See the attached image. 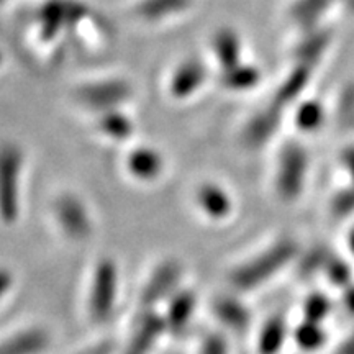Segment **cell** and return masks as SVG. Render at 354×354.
<instances>
[{"label": "cell", "instance_id": "19", "mask_svg": "<svg viewBox=\"0 0 354 354\" xmlns=\"http://www.w3.org/2000/svg\"><path fill=\"white\" fill-rule=\"evenodd\" d=\"M328 256H330V251H326L325 248H317V250H312L302 259V263H300V271H302L304 274H312L315 271H320V269L325 268Z\"/></svg>", "mask_w": 354, "mask_h": 354}, {"label": "cell", "instance_id": "11", "mask_svg": "<svg viewBox=\"0 0 354 354\" xmlns=\"http://www.w3.org/2000/svg\"><path fill=\"white\" fill-rule=\"evenodd\" d=\"M216 317L221 323L230 326L232 330H245L250 323V313L240 302L233 299H223L215 307Z\"/></svg>", "mask_w": 354, "mask_h": 354}, {"label": "cell", "instance_id": "22", "mask_svg": "<svg viewBox=\"0 0 354 354\" xmlns=\"http://www.w3.org/2000/svg\"><path fill=\"white\" fill-rule=\"evenodd\" d=\"M333 354H354V330L346 336V339L335 349Z\"/></svg>", "mask_w": 354, "mask_h": 354}, {"label": "cell", "instance_id": "21", "mask_svg": "<svg viewBox=\"0 0 354 354\" xmlns=\"http://www.w3.org/2000/svg\"><path fill=\"white\" fill-rule=\"evenodd\" d=\"M342 165L346 169L348 176L351 177V183L354 185V146L344 149L342 154Z\"/></svg>", "mask_w": 354, "mask_h": 354}, {"label": "cell", "instance_id": "23", "mask_svg": "<svg viewBox=\"0 0 354 354\" xmlns=\"http://www.w3.org/2000/svg\"><path fill=\"white\" fill-rule=\"evenodd\" d=\"M12 286V274L6 271V269H0V300L3 299V295L7 294L8 289Z\"/></svg>", "mask_w": 354, "mask_h": 354}, {"label": "cell", "instance_id": "14", "mask_svg": "<svg viewBox=\"0 0 354 354\" xmlns=\"http://www.w3.org/2000/svg\"><path fill=\"white\" fill-rule=\"evenodd\" d=\"M323 271L326 272V277L331 282L339 287H349V281H351V271H349V266L344 263L343 259H339L338 256L331 254L326 259L325 268Z\"/></svg>", "mask_w": 354, "mask_h": 354}, {"label": "cell", "instance_id": "15", "mask_svg": "<svg viewBox=\"0 0 354 354\" xmlns=\"http://www.w3.org/2000/svg\"><path fill=\"white\" fill-rule=\"evenodd\" d=\"M330 310H331L330 299H326L323 294H312L304 304L305 320H310V322L320 323L323 318L328 317Z\"/></svg>", "mask_w": 354, "mask_h": 354}, {"label": "cell", "instance_id": "26", "mask_svg": "<svg viewBox=\"0 0 354 354\" xmlns=\"http://www.w3.org/2000/svg\"><path fill=\"white\" fill-rule=\"evenodd\" d=\"M0 66H2V53H0Z\"/></svg>", "mask_w": 354, "mask_h": 354}, {"label": "cell", "instance_id": "1", "mask_svg": "<svg viewBox=\"0 0 354 354\" xmlns=\"http://www.w3.org/2000/svg\"><path fill=\"white\" fill-rule=\"evenodd\" d=\"M297 245L292 240H281L269 246L263 253L238 266L230 276L232 284L240 290H253L269 279H272L279 271L286 268L297 254Z\"/></svg>", "mask_w": 354, "mask_h": 354}, {"label": "cell", "instance_id": "18", "mask_svg": "<svg viewBox=\"0 0 354 354\" xmlns=\"http://www.w3.org/2000/svg\"><path fill=\"white\" fill-rule=\"evenodd\" d=\"M331 210L338 216H348L354 212V185L338 192L331 202Z\"/></svg>", "mask_w": 354, "mask_h": 354}, {"label": "cell", "instance_id": "7", "mask_svg": "<svg viewBox=\"0 0 354 354\" xmlns=\"http://www.w3.org/2000/svg\"><path fill=\"white\" fill-rule=\"evenodd\" d=\"M56 216L59 227L69 238L84 240L91 234V220L86 214V209L74 198L66 197L56 203Z\"/></svg>", "mask_w": 354, "mask_h": 354}, {"label": "cell", "instance_id": "16", "mask_svg": "<svg viewBox=\"0 0 354 354\" xmlns=\"http://www.w3.org/2000/svg\"><path fill=\"white\" fill-rule=\"evenodd\" d=\"M325 120V112L318 102H307L299 110L297 122L304 130H317Z\"/></svg>", "mask_w": 354, "mask_h": 354}, {"label": "cell", "instance_id": "12", "mask_svg": "<svg viewBox=\"0 0 354 354\" xmlns=\"http://www.w3.org/2000/svg\"><path fill=\"white\" fill-rule=\"evenodd\" d=\"M198 202H201L203 212L207 215L214 216V218H223L230 212L228 197L216 187L202 189L201 196H198Z\"/></svg>", "mask_w": 354, "mask_h": 354}, {"label": "cell", "instance_id": "20", "mask_svg": "<svg viewBox=\"0 0 354 354\" xmlns=\"http://www.w3.org/2000/svg\"><path fill=\"white\" fill-rule=\"evenodd\" d=\"M198 354H228L227 342L220 335H209L203 339Z\"/></svg>", "mask_w": 354, "mask_h": 354}, {"label": "cell", "instance_id": "8", "mask_svg": "<svg viewBox=\"0 0 354 354\" xmlns=\"http://www.w3.org/2000/svg\"><path fill=\"white\" fill-rule=\"evenodd\" d=\"M50 344L46 331L33 328L17 333L0 343V354H39Z\"/></svg>", "mask_w": 354, "mask_h": 354}, {"label": "cell", "instance_id": "13", "mask_svg": "<svg viewBox=\"0 0 354 354\" xmlns=\"http://www.w3.org/2000/svg\"><path fill=\"white\" fill-rule=\"evenodd\" d=\"M294 338L299 348L305 349V351H313L325 343V331L322 330L320 323L305 320L297 326Z\"/></svg>", "mask_w": 354, "mask_h": 354}, {"label": "cell", "instance_id": "25", "mask_svg": "<svg viewBox=\"0 0 354 354\" xmlns=\"http://www.w3.org/2000/svg\"><path fill=\"white\" fill-rule=\"evenodd\" d=\"M348 246L349 250H351V253L354 254V227L351 228V232L348 234Z\"/></svg>", "mask_w": 354, "mask_h": 354}, {"label": "cell", "instance_id": "5", "mask_svg": "<svg viewBox=\"0 0 354 354\" xmlns=\"http://www.w3.org/2000/svg\"><path fill=\"white\" fill-rule=\"evenodd\" d=\"M305 172H307V154L304 149L292 148L287 151L279 176V190L284 198H295L304 187Z\"/></svg>", "mask_w": 354, "mask_h": 354}, {"label": "cell", "instance_id": "17", "mask_svg": "<svg viewBox=\"0 0 354 354\" xmlns=\"http://www.w3.org/2000/svg\"><path fill=\"white\" fill-rule=\"evenodd\" d=\"M338 118L346 127H354V82L344 87L339 95Z\"/></svg>", "mask_w": 354, "mask_h": 354}, {"label": "cell", "instance_id": "2", "mask_svg": "<svg viewBox=\"0 0 354 354\" xmlns=\"http://www.w3.org/2000/svg\"><path fill=\"white\" fill-rule=\"evenodd\" d=\"M20 154L13 146H0V218L12 223L19 216Z\"/></svg>", "mask_w": 354, "mask_h": 354}, {"label": "cell", "instance_id": "3", "mask_svg": "<svg viewBox=\"0 0 354 354\" xmlns=\"http://www.w3.org/2000/svg\"><path fill=\"white\" fill-rule=\"evenodd\" d=\"M117 266L113 261H100L94 271L88 294V313L94 320L102 322L110 315L117 297Z\"/></svg>", "mask_w": 354, "mask_h": 354}, {"label": "cell", "instance_id": "6", "mask_svg": "<svg viewBox=\"0 0 354 354\" xmlns=\"http://www.w3.org/2000/svg\"><path fill=\"white\" fill-rule=\"evenodd\" d=\"M165 330L166 322L162 317L151 312L141 315L133 328L125 354H149Z\"/></svg>", "mask_w": 354, "mask_h": 354}, {"label": "cell", "instance_id": "24", "mask_svg": "<svg viewBox=\"0 0 354 354\" xmlns=\"http://www.w3.org/2000/svg\"><path fill=\"white\" fill-rule=\"evenodd\" d=\"M344 307L351 315H354V286L346 287V292H344Z\"/></svg>", "mask_w": 354, "mask_h": 354}, {"label": "cell", "instance_id": "9", "mask_svg": "<svg viewBox=\"0 0 354 354\" xmlns=\"http://www.w3.org/2000/svg\"><path fill=\"white\" fill-rule=\"evenodd\" d=\"M194 310H196V295L190 290L177 292L172 295L167 312L165 317L166 328L171 331H183L189 325L192 318Z\"/></svg>", "mask_w": 354, "mask_h": 354}, {"label": "cell", "instance_id": "4", "mask_svg": "<svg viewBox=\"0 0 354 354\" xmlns=\"http://www.w3.org/2000/svg\"><path fill=\"white\" fill-rule=\"evenodd\" d=\"M179 279L180 266L174 261H166V263L158 266L145 284L143 292H141V305L151 307L153 304L167 297L176 289Z\"/></svg>", "mask_w": 354, "mask_h": 354}, {"label": "cell", "instance_id": "10", "mask_svg": "<svg viewBox=\"0 0 354 354\" xmlns=\"http://www.w3.org/2000/svg\"><path fill=\"white\" fill-rule=\"evenodd\" d=\"M287 336V326L282 317H272L264 323L258 335L259 354H277L284 346Z\"/></svg>", "mask_w": 354, "mask_h": 354}]
</instances>
